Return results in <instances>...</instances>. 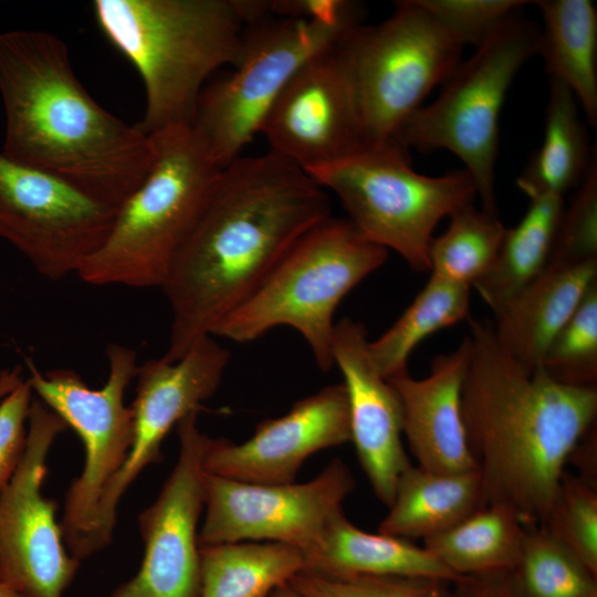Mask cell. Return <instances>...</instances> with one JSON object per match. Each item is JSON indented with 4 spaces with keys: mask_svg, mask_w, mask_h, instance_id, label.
Listing matches in <instances>:
<instances>
[{
    "mask_svg": "<svg viewBox=\"0 0 597 597\" xmlns=\"http://www.w3.org/2000/svg\"><path fill=\"white\" fill-rule=\"evenodd\" d=\"M199 597H268L304 570V553L274 542L199 546Z\"/></svg>",
    "mask_w": 597,
    "mask_h": 597,
    "instance_id": "obj_25",
    "label": "cell"
},
{
    "mask_svg": "<svg viewBox=\"0 0 597 597\" xmlns=\"http://www.w3.org/2000/svg\"><path fill=\"white\" fill-rule=\"evenodd\" d=\"M116 210L0 153V238L48 280L78 274L106 239Z\"/></svg>",
    "mask_w": 597,
    "mask_h": 597,
    "instance_id": "obj_12",
    "label": "cell"
},
{
    "mask_svg": "<svg viewBox=\"0 0 597 597\" xmlns=\"http://www.w3.org/2000/svg\"><path fill=\"white\" fill-rule=\"evenodd\" d=\"M150 137L153 166L117 207L106 239L80 270L86 284L161 289L213 190L221 168L192 125Z\"/></svg>",
    "mask_w": 597,
    "mask_h": 597,
    "instance_id": "obj_5",
    "label": "cell"
},
{
    "mask_svg": "<svg viewBox=\"0 0 597 597\" xmlns=\"http://www.w3.org/2000/svg\"><path fill=\"white\" fill-rule=\"evenodd\" d=\"M540 526L597 576V491L591 479L565 472Z\"/></svg>",
    "mask_w": 597,
    "mask_h": 597,
    "instance_id": "obj_33",
    "label": "cell"
},
{
    "mask_svg": "<svg viewBox=\"0 0 597 597\" xmlns=\"http://www.w3.org/2000/svg\"><path fill=\"white\" fill-rule=\"evenodd\" d=\"M23 379L18 367L0 371V400L10 394Z\"/></svg>",
    "mask_w": 597,
    "mask_h": 597,
    "instance_id": "obj_40",
    "label": "cell"
},
{
    "mask_svg": "<svg viewBox=\"0 0 597 597\" xmlns=\"http://www.w3.org/2000/svg\"><path fill=\"white\" fill-rule=\"evenodd\" d=\"M597 259V165L590 161L574 198L564 208L548 263L575 264Z\"/></svg>",
    "mask_w": 597,
    "mask_h": 597,
    "instance_id": "obj_35",
    "label": "cell"
},
{
    "mask_svg": "<svg viewBox=\"0 0 597 597\" xmlns=\"http://www.w3.org/2000/svg\"><path fill=\"white\" fill-rule=\"evenodd\" d=\"M0 597H25L0 580Z\"/></svg>",
    "mask_w": 597,
    "mask_h": 597,
    "instance_id": "obj_42",
    "label": "cell"
},
{
    "mask_svg": "<svg viewBox=\"0 0 597 597\" xmlns=\"http://www.w3.org/2000/svg\"><path fill=\"white\" fill-rule=\"evenodd\" d=\"M331 216L327 191L269 150L221 168L161 286L171 312L167 362L243 303L290 248Z\"/></svg>",
    "mask_w": 597,
    "mask_h": 597,
    "instance_id": "obj_1",
    "label": "cell"
},
{
    "mask_svg": "<svg viewBox=\"0 0 597 597\" xmlns=\"http://www.w3.org/2000/svg\"><path fill=\"white\" fill-rule=\"evenodd\" d=\"M470 286L430 276L402 315L379 338L368 341V355L385 378L408 373L413 348L433 333L470 318Z\"/></svg>",
    "mask_w": 597,
    "mask_h": 597,
    "instance_id": "obj_29",
    "label": "cell"
},
{
    "mask_svg": "<svg viewBox=\"0 0 597 597\" xmlns=\"http://www.w3.org/2000/svg\"><path fill=\"white\" fill-rule=\"evenodd\" d=\"M32 388L23 379L0 400V491L15 472L25 450L28 420L32 404Z\"/></svg>",
    "mask_w": 597,
    "mask_h": 597,
    "instance_id": "obj_37",
    "label": "cell"
},
{
    "mask_svg": "<svg viewBox=\"0 0 597 597\" xmlns=\"http://www.w3.org/2000/svg\"><path fill=\"white\" fill-rule=\"evenodd\" d=\"M449 217L448 229L430 242L431 276L471 287L493 264L507 228L472 203Z\"/></svg>",
    "mask_w": 597,
    "mask_h": 597,
    "instance_id": "obj_30",
    "label": "cell"
},
{
    "mask_svg": "<svg viewBox=\"0 0 597 597\" xmlns=\"http://www.w3.org/2000/svg\"><path fill=\"white\" fill-rule=\"evenodd\" d=\"M584 597H597V590H594Z\"/></svg>",
    "mask_w": 597,
    "mask_h": 597,
    "instance_id": "obj_43",
    "label": "cell"
},
{
    "mask_svg": "<svg viewBox=\"0 0 597 597\" xmlns=\"http://www.w3.org/2000/svg\"><path fill=\"white\" fill-rule=\"evenodd\" d=\"M387 256L385 248L366 240L347 218L331 214L306 231L210 335L248 343L276 326H290L308 344L318 368L328 371L338 304Z\"/></svg>",
    "mask_w": 597,
    "mask_h": 597,
    "instance_id": "obj_6",
    "label": "cell"
},
{
    "mask_svg": "<svg viewBox=\"0 0 597 597\" xmlns=\"http://www.w3.org/2000/svg\"><path fill=\"white\" fill-rule=\"evenodd\" d=\"M597 282V259L546 268L494 313L500 344L528 371L544 355Z\"/></svg>",
    "mask_w": 597,
    "mask_h": 597,
    "instance_id": "obj_21",
    "label": "cell"
},
{
    "mask_svg": "<svg viewBox=\"0 0 597 597\" xmlns=\"http://www.w3.org/2000/svg\"><path fill=\"white\" fill-rule=\"evenodd\" d=\"M108 375L98 389L90 388L72 369L40 371L27 359L32 391L81 438L85 462L65 495L61 522L63 542L81 561L96 553V513L101 493L124 464L133 442V413L124 402L135 378L137 354L112 343L106 347Z\"/></svg>",
    "mask_w": 597,
    "mask_h": 597,
    "instance_id": "obj_11",
    "label": "cell"
},
{
    "mask_svg": "<svg viewBox=\"0 0 597 597\" xmlns=\"http://www.w3.org/2000/svg\"><path fill=\"white\" fill-rule=\"evenodd\" d=\"M563 210L561 196L532 197L521 221L506 229L493 264L472 284L493 314L546 268Z\"/></svg>",
    "mask_w": 597,
    "mask_h": 597,
    "instance_id": "obj_27",
    "label": "cell"
},
{
    "mask_svg": "<svg viewBox=\"0 0 597 597\" xmlns=\"http://www.w3.org/2000/svg\"><path fill=\"white\" fill-rule=\"evenodd\" d=\"M543 18L537 53L549 80L562 83L597 123V10L589 0L536 1Z\"/></svg>",
    "mask_w": 597,
    "mask_h": 597,
    "instance_id": "obj_24",
    "label": "cell"
},
{
    "mask_svg": "<svg viewBox=\"0 0 597 597\" xmlns=\"http://www.w3.org/2000/svg\"><path fill=\"white\" fill-rule=\"evenodd\" d=\"M23 457L0 491V580L25 597H62L80 561L69 554L56 503L42 494L46 457L65 422L33 399Z\"/></svg>",
    "mask_w": 597,
    "mask_h": 597,
    "instance_id": "obj_13",
    "label": "cell"
},
{
    "mask_svg": "<svg viewBox=\"0 0 597 597\" xmlns=\"http://www.w3.org/2000/svg\"><path fill=\"white\" fill-rule=\"evenodd\" d=\"M359 17L360 11L332 20L266 17L247 27L235 63L203 87L192 124L220 168L259 134L268 109L298 69L336 46Z\"/></svg>",
    "mask_w": 597,
    "mask_h": 597,
    "instance_id": "obj_10",
    "label": "cell"
},
{
    "mask_svg": "<svg viewBox=\"0 0 597 597\" xmlns=\"http://www.w3.org/2000/svg\"><path fill=\"white\" fill-rule=\"evenodd\" d=\"M470 357V339L431 362L422 379L405 373L387 379L402 413V433L418 465L436 472L476 470L462 417V385Z\"/></svg>",
    "mask_w": 597,
    "mask_h": 597,
    "instance_id": "obj_20",
    "label": "cell"
},
{
    "mask_svg": "<svg viewBox=\"0 0 597 597\" xmlns=\"http://www.w3.org/2000/svg\"><path fill=\"white\" fill-rule=\"evenodd\" d=\"M266 17L295 20H332L359 12L347 0H261Z\"/></svg>",
    "mask_w": 597,
    "mask_h": 597,
    "instance_id": "obj_38",
    "label": "cell"
},
{
    "mask_svg": "<svg viewBox=\"0 0 597 597\" xmlns=\"http://www.w3.org/2000/svg\"><path fill=\"white\" fill-rule=\"evenodd\" d=\"M541 368L564 385L596 386L597 282L548 346Z\"/></svg>",
    "mask_w": 597,
    "mask_h": 597,
    "instance_id": "obj_32",
    "label": "cell"
},
{
    "mask_svg": "<svg viewBox=\"0 0 597 597\" xmlns=\"http://www.w3.org/2000/svg\"><path fill=\"white\" fill-rule=\"evenodd\" d=\"M453 597H521L510 572L462 576L452 583Z\"/></svg>",
    "mask_w": 597,
    "mask_h": 597,
    "instance_id": "obj_39",
    "label": "cell"
},
{
    "mask_svg": "<svg viewBox=\"0 0 597 597\" xmlns=\"http://www.w3.org/2000/svg\"><path fill=\"white\" fill-rule=\"evenodd\" d=\"M289 584L302 597H453L452 583L418 577L301 572Z\"/></svg>",
    "mask_w": 597,
    "mask_h": 597,
    "instance_id": "obj_34",
    "label": "cell"
},
{
    "mask_svg": "<svg viewBox=\"0 0 597 597\" xmlns=\"http://www.w3.org/2000/svg\"><path fill=\"white\" fill-rule=\"evenodd\" d=\"M303 572L326 575H373L457 582L460 577L427 548L409 540L368 533L339 512L327 524L318 543L304 553Z\"/></svg>",
    "mask_w": 597,
    "mask_h": 597,
    "instance_id": "obj_22",
    "label": "cell"
},
{
    "mask_svg": "<svg viewBox=\"0 0 597 597\" xmlns=\"http://www.w3.org/2000/svg\"><path fill=\"white\" fill-rule=\"evenodd\" d=\"M348 441V398L341 383L296 401L279 418L260 422L241 443L210 438L203 468L243 482L292 483L308 457Z\"/></svg>",
    "mask_w": 597,
    "mask_h": 597,
    "instance_id": "obj_18",
    "label": "cell"
},
{
    "mask_svg": "<svg viewBox=\"0 0 597 597\" xmlns=\"http://www.w3.org/2000/svg\"><path fill=\"white\" fill-rule=\"evenodd\" d=\"M230 359L214 336L197 341L179 359L163 357L138 365L136 392L130 406L133 442L124 464L101 493L96 513L95 546L112 540L121 498L149 464L160 461V444L174 426L218 389Z\"/></svg>",
    "mask_w": 597,
    "mask_h": 597,
    "instance_id": "obj_16",
    "label": "cell"
},
{
    "mask_svg": "<svg viewBox=\"0 0 597 597\" xmlns=\"http://www.w3.org/2000/svg\"><path fill=\"white\" fill-rule=\"evenodd\" d=\"M575 95L559 82L549 80L543 143L517 178L528 197H563L584 178L588 166V142L579 118Z\"/></svg>",
    "mask_w": 597,
    "mask_h": 597,
    "instance_id": "obj_28",
    "label": "cell"
},
{
    "mask_svg": "<svg viewBox=\"0 0 597 597\" xmlns=\"http://www.w3.org/2000/svg\"><path fill=\"white\" fill-rule=\"evenodd\" d=\"M470 357L462 417L480 475L482 506L512 509L540 526L565 467L597 415V389L525 369L498 341L490 320L469 318Z\"/></svg>",
    "mask_w": 597,
    "mask_h": 597,
    "instance_id": "obj_2",
    "label": "cell"
},
{
    "mask_svg": "<svg viewBox=\"0 0 597 597\" xmlns=\"http://www.w3.org/2000/svg\"><path fill=\"white\" fill-rule=\"evenodd\" d=\"M0 97L1 153L101 202L117 208L153 166L151 137L96 103L53 33H0Z\"/></svg>",
    "mask_w": 597,
    "mask_h": 597,
    "instance_id": "obj_3",
    "label": "cell"
},
{
    "mask_svg": "<svg viewBox=\"0 0 597 597\" xmlns=\"http://www.w3.org/2000/svg\"><path fill=\"white\" fill-rule=\"evenodd\" d=\"M191 412L176 426L179 455L155 502L138 516L144 557L137 574L109 597H199L197 525L206 503L205 454L210 437Z\"/></svg>",
    "mask_w": 597,
    "mask_h": 597,
    "instance_id": "obj_15",
    "label": "cell"
},
{
    "mask_svg": "<svg viewBox=\"0 0 597 597\" xmlns=\"http://www.w3.org/2000/svg\"><path fill=\"white\" fill-rule=\"evenodd\" d=\"M540 31L519 11L503 21L461 62L434 102L417 108L394 140L404 148L447 149L471 175L482 210L498 216L495 165L499 118L522 65L537 53Z\"/></svg>",
    "mask_w": 597,
    "mask_h": 597,
    "instance_id": "obj_9",
    "label": "cell"
},
{
    "mask_svg": "<svg viewBox=\"0 0 597 597\" xmlns=\"http://www.w3.org/2000/svg\"><path fill=\"white\" fill-rule=\"evenodd\" d=\"M356 481L341 459L304 483H250L206 472L199 546L274 542L312 549Z\"/></svg>",
    "mask_w": 597,
    "mask_h": 597,
    "instance_id": "obj_14",
    "label": "cell"
},
{
    "mask_svg": "<svg viewBox=\"0 0 597 597\" xmlns=\"http://www.w3.org/2000/svg\"><path fill=\"white\" fill-rule=\"evenodd\" d=\"M526 531L512 509L486 504L425 540L423 547L459 577L511 572L520 558Z\"/></svg>",
    "mask_w": 597,
    "mask_h": 597,
    "instance_id": "obj_26",
    "label": "cell"
},
{
    "mask_svg": "<svg viewBox=\"0 0 597 597\" xmlns=\"http://www.w3.org/2000/svg\"><path fill=\"white\" fill-rule=\"evenodd\" d=\"M482 506L478 470L436 472L410 464L400 475L378 532L405 540L432 537Z\"/></svg>",
    "mask_w": 597,
    "mask_h": 597,
    "instance_id": "obj_23",
    "label": "cell"
},
{
    "mask_svg": "<svg viewBox=\"0 0 597 597\" xmlns=\"http://www.w3.org/2000/svg\"><path fill=\"white\" fill-rule=\"evenodd\" d=\"M106 40L138 72L148 136L191 126L210 76L232 66L248 27L237 0H94Z\"/></svg>",
    "mask_w": 597,
    "mask_h": 597,
    "instance_id": "obj_4",
    "label": "cell"
},
{
    "mask_svg": "<svg viewBox=\"0 0 597 597\" xmlns=\"http://www.w3.org/2000/svg\"><path fill=\"white\" fill-rule=\"evenodd\" d=\"M463 46L419 0L399 1L385 21L352 29L336 52L363 146L394 140L429 92L457 70Z\"/></svg>",
    "mask_w": 597,
    "mask_h": 597,
    "instance_id": "obj_8",
    "label": "cell"
},
{
    "mask_svg": "<svg viewBox=\"0 0 597 597\" xmlns=\"http://www.w3.org/2000/svg\"><path fill=\"white\" fill-rule=\"evenodd\" d=\"M268 597H302L290 584L282 585L270 593Z\"/></svg>",
    "mask_w": 597,
    "mask_h": 597,
    "instance_id": "obj_41",
    "label": "cell"
},
{
    "mask_svg": "<svg viewBox=\"0 0 597 597\" xmlns=\"http://www.w3.org/2000/svg\"><path fill=\"white\" fill-rule=\"evenodd\" d=\"M336 46L298 69L260 127L259 134L264 135L271 151L305 170L333 163L363 146Z\"/></svg>",
    "mask_w": 597,
    "mask_h": 597,
    "instance_id": "obj_17",
    "label": "cell"
},
{
    "mask_svg": "<svg viewBox=\"0 0 597 597\" xmlns=\"http://www.w3.org/2000/svg\"><path fill=\"white\" fill-rule=\"evenodd\" d=\"M463 44L479 45L526 1L521 0H419Z\"/></svg>",
    "mask_w": 597,
    "mask_h": 597,
    "instance_id": "obj_36",
    "label": "cell"
},
{
    "mask_svg": "<svg viewBox=\"0 0 597 597\" xmlns=\"http://www.w3.org/2000/svg\"><path fill=\"white\" fill-rule=\"evenodd\" d=\"M306 171L336 195L366 240L394 250L417 272L430 271L428 252L439 221L476 195L465 169L439 177L418 174L395 140L362 146Z\"/></svg>",
    "mask_w": 597,
    "mask_h": 597,
    "instance_id": "obj_7",
    "label": "cell"
},
{
    "mask_svg": "<svg viewBox=\"0 0 597 597\" xmlns=\"http://www.w3.org/2000/svg\"><path fill=\"white\" fill-rule=\"evenodd\" d=\"M510 574L521 597H584L597 590V576L542 526L527 527Z\"/></svg>",
    "mask_w": 597,
    "mask_h": 597,
    "instance_id": "obj_31",
    "label": "cell"
},
{
    "mask_svg": "<svg viewBox=\"0 0 597 597\" xmlns=\"http://www.w3.org/2000/svg\"><path fill=\"white\" fill-rule=\"evenodd\" d=\"M332 355L347 391L350 441L375 495L389 506L400 475L411 464L401 440L398 396L373 365L360 322L345 317L335 324Z\"/></svg>",
    "mask_w": 597,
    "mask_h": 597,
    "instance_id": "obj_19",
    "label": "cell"
}]
</instances>
